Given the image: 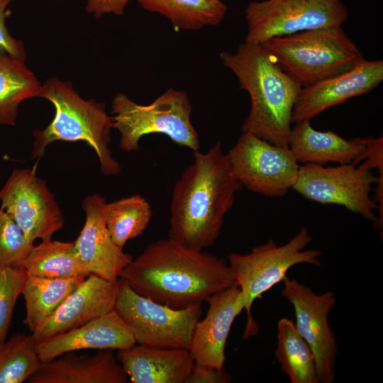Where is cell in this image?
Instances as JSON below:
<instances>
[{
	"mask_svg": "<svg viewBox=\"0 0 383 383\" xmlns=\"http://www.w3.org/2000/svg\"><path fill=\"white\" fill-rule=\"evenodd\" d=\"M194 162L175 182L168 238L198 251L218 238L226 214L243 186L218 141L206 152L193 151Z\"/></svg>",
	"mask_w": 383,
	"mask_h": 383,
	"instance_id": "obj_2",
	"label": "cell"
},
{
	"mask_svg": "<svg viewBox=\"0 0 383 383\" xmlns=\"http://www.w3.org/2000/svg\"><path fill=\"white\" fill-rule=\"evenodd\" d=\"M312 240L308 228L303 226L284 245H278L271 238L253 248L249 253L228 255V264L242 292L247 313L243 339L256 335L258 331V325L251 314L255 299L282 282L293 266L301 263L321 265L322 252L318 249L305 250Z\"/></svg>",
	"mask_w": 383,
	"mask_h": 383,
	"instance_id": "obj_7",
	"label": "cell"
},
{
	"mask_svg": "<svg viewBox=\"0 0 383 383\" xmlns=\"http://www.w3.org/2000/svg\"><path fill=\"white\" fill-rule=\"evenodd\" d=\"M86 11L96 18L104 14L113 13L121 16L124 13L126 5L131 0H86Z\"/></svg>",
	"mask_w": 383,
	"mask_h": 383,
	"instance_id": "obj_33",
	"label": "cell"
},
{
	"mask_svg": "<svg viewBox=\"0 0 383 383\" xmlns=\"http://www.w3.org/2000/svg\"><path fill=\"white\" fill-rule=\"evenodd\" d=\"M262 45L301 87L345 72L365 60L341 26L275 37Z\"/></svg>",
	"mask_w": 383,
	"mask_h": 383,
	"instance_id": "obj_5",
	"label": "cell"
},
{
	"mask_svg": "<svg viewBox=\"0 0 383 383\" xmlns=\"http://www.w3.org/2000/svg\"><path fill=\"white\" fill-rule=\"evenodd\" d=\"M231 375L223 368L216 369L195 363L187 383H228Z\"/></svg>",
	"mask_w": 383,
	"mask_h": 383,
	"instance_id": "obj_32",
	"label": "cell"
},
{
	"mask_svg": "<svg viewBox=\"0 0 383 383\" xmlns=\"http://www.w3.org/2000/svg\"><path fill=\"white\" fill-rule=\"evenodd\" d=\"M114 311L132 329L136 343L165 348H189L202 314L201 304L174 309L133 291L119 278Z\"/></svg>",
	"mask_w": 383,
	"mask_h": 383,
	"instance_id": "obj_8",
	"label": "cell"
},
{
	"mask_svg": "<svg viewBox=\"0 0 383 383\" xmlns=\"http://www.w3.org/2000/svg\"><path fill=\"white\" fill-rule=\"evenodd\" d=\"M275 356L291 383H319L313 353L287 318L277 323Z\"/></svg>",
	"mask_w": 383,
	"mask_h": 383,
	"instance_id": "obj_26",
	"label": "cell"
},
{
	"mask_svg": "<svg viewBox=\"0 0 383 383\" xmlns=\"http://www.w3.org/2000/svg\"><path fill=\"white\" fill-rule=\"evenodd\" d=\"M33 245L11 216L0 209V268L24 270Z\"/></svg>",
	"mask_w": 383,
	"mask_h": 383,
	"instance_id": "obj_29",
	"label": "cell"
},
{
	"mask_svg": "<svg viewBox=\"0 0 383 383\" xmlns=\"http://www.w3.org/2000/svg\"><path fill=\"white\" fill-rule=\"evenodd\" d=\"M13 1L0 0V50L26 61V52L23 43L13 38L6 26V20L11 14V11L7 8Z\"/></svg>",
	"mask_w": 383,
	"mask_h": 383,
	"instance_id": "obj_31",
	"label": "cell"
},
{
	"mask_svg": "<svg viewBox=\"0 0 383 383\" xmlns=\"http://www.w3.org/2000/svg\"><path fill=\"white\" fill-rule=\"evenodd\" d=\"M0 209L11 216L33 243L36 239H51L64 226L54 194L35 169L13 170L0 190Z\"/></svg>",
	"mask_w": 383,
	"mask_h": 383,
	"instance_id": "obj_12",
	"label": "cell"
},
{
	"mask_svg": "<svg viewBox=\"0 0 383 383\" xmlns=\"http://www.w3.org/2000/svg\"><path fill=\"white\" fill-rule=\"evenodd\" d=\"M36 343L33 334L17 333L0 345V383H21L38 371Z\"/></svg>",
	"mask_w": 383,
	"mask_h": 383,
	"instance_id": "obj_28",
	"label": "cell"
},
{
	"mask_svg": "<svg viewBox=\"0 0 383 383\" xmlns=\"http://www.w3.org/2000/svg\"><path fill=\"white\" fill-rule=\"evenodd\" d=\"M378 177L362 164L324 167L316 164L299 166L292 189L304 198L322 204H336L360 215L373 224L377 205L370 192Z\"/></svg>",
	"mask_w": 383,
	"mask_h": 383,
	"instance_id": "obj_11",
	"label": "cell"
},
{
	"mask_svg": "<svg viewBox=\"0 0 383 383\" xmlns=\"http://www.w3.org/2000/svg\"><path fill=\"white\" fill-rule=\"evenodd\" d=\"M119 279L109 281L91 274L33 333L36 343L77 328L114 309Z\"/></svg>",
	"mask_w": 383,
	"mask_h": 383,
	"instance_id": "obj_16",
	"label": "cell"
},
{
	"mask_svg": "<svg viewBox=\"0 0 383 383\" xmlns=\"http://www.w3.org/2000/svg\"><path fill=\"white\" fill-rule=\"evenodd\" d=\"M116 359L133 383H187L195 364L187 348L143 344L118 350Z\"/></svg>",
	"mask_w": 383,
	"mask_h": 383,
	"instance_id": "obj_19",
	"label": "cell"
},
{
	"mask_svg": "<svg viewBox=\"0 0 383 383\" xmlns=\"http://www.w3.org/2000/svg\"><path fill=\"white\" fill-rule=\"evenodd\" d=\"M282 282V295L292 305L296 328L313 353L319 382L333 383L338 343L328 322V314L336 303L334 293L316 294L287 276Z\"/></svg>",
	"mask_w": 383,
	"mask_h": 383,
	"instance_id": "obj_13",
	"label": "cell"
},
{
	"mask_svg": "<svg viewBox=\"0 0 383 383\" xmlns=\"http://www.w3.org/2000/svg\"><path fill=\"white\" fill-rule=\"evenodd\" d=\"M29 383H126L128 375L111 350L94 355L62 354L42 362Z\"/></svg>",
	"mask_w": 383,
	"mask_h": 383,
	"instance_id": "obj_20",
	"label": "cell"
},
{
	"mask_svg": "<svg viewBox=\"0 0 383 383\" xmlns=\"http://www.w3.org/2000/svg\"><path fill=\"white\" fill-rule=\"evenodd\" d=\"M26 277L24 270L0 268V345L7 337L16 301Z\"/></svg>",
	"mask_w": 383,
	"mask_h": 383,
	"instance_id": "obj_30",
	"label": "cell"
},
{
	"mask_svg": "<svg viewBox=\"0 0 383 383\" xmlns=\"http://www.w3.org/2000/svg\"><path fill=\"white\" fill-rule=\"evenodd\" d=\"M106 225L113 243L123 248L126 242L143 234L152 216L148 201L135 194L106 203Z\"/></svg>",
	"mask_w": 383,
	"mask_h": 383,
	"instance_id": "obj_27",
	"label": "cell"
},
{
	"mask_svg": "<svg viewBox=\"0 0 383 383\" xmlns=\"http://www.w3.org/2000/svg\"><path fill=\"white\" fill-rule=\"evenodd\" d=\"M23 269L27 275L49 279L89 275L77 255L74 241L42 240L33 246Z\"/></svg>",
	"mask_w": 383,
	"mask_h": 383,
	"instance_id": "obj_25",
	"label": "cell"
},
{
	"mask_svg": "<svg viewBox=\"0 0 383 383\" xmlns=\"http://www.w3.org/2000/svg\"><path fill=\"white\" fill-rule=\"evenodd\" d=\"M383 80V61L365 60L338 75L302 87L292 123L310 121L326 109L375 89Z\"/></svg>",
	"mask_w": 383,
	"mask_h": 383,
	"instance_id": "obj_14",
	"label": "cell"
},
{
	"mask_svg": "<svg viewBox=\"0 0 383 383\" xmlns=\"http://www.w3.org/2000/svg\"><path fill=\"white\" fill-rule=\"evenodd\" d=\"M86 277L49 279L26 274L21 291L26 306L23 323L33 333Z\"/></svg>",
	"mask_w": 383,
	"mask_h": 383,
	"instance_id": "obj_22",
	"label": "cell"
},
{
	"mask_svg": "<svg viewBox=\"0 0 383 383\" xmlns=\"http://www.w3.org/2000/svg\"><path fill=\"white\" fill-rule=\"evenodd\" d=\"M227 155L235 177L252 192L283 197L297 180L299 165L290 148L251 133L243 132Z\"/></svg>",
	"mask_w": 383,
	"mask_h": 383,
	"instance_id": "obj_10",
	"label": "cell"
},
{
	"mask_svg": "<svg viewBox=\"0 0 383 383\" xmlns=\"http://www.w3.org/2000/svg\"><path fill=\"white\" fill-rule=\"evenodd\" d=\"M203 320L194 328L189 350L195 363L216 368L224 367L225 349L235 318L244 309L240 289L234 284L211 295Z\"/></svg>",
	"mask_w": 383,
	"mask_h": 383,
	"instance_id": "obj_17",
	"label": "cell"
},
{
	"mask_svg": "<svg viewBox=\"0 0 383 383\" xmlns=\"http://www.w3.org/2000/svg\"><path fill=\"white\" fill-rule=\"evenodd\" d=\"M119 278L136 293L174 309L201 304L236 284L223 259L169 238L149 244Z\"/></svg>",
	"mask_w": 383,
	"mask_h": 383,
	"instance_id": "obj_1",
	"label": "cell"
},
{
	"mask_svg": "<svg viewBox=\"0 0 383 383\" xmlns=\"http://www.w3.org/2000/svg\"><path fill=\"white\" fill-rule=\"evenodd\" d=\"M106 199L99 194H94L83 200L82 206L86 219L74 246L89 274L116 281L119 279L122 270L133 260V257L112 240L106 225Z\"/></svg>",
	"mask_w": 383,
	"mask_h": 383,
	"instance_id": "obj_15",
	"label": "cell"
},
{
	"mask_svg": "<svg viewBox=\"0 0 383 383\" xmlns=\"http://www.w3.org/2000/svg\"><path fill=\"white\" fill-rule=\"evenodd\" d=\"M136 344L132 329L113 310L71 331L36 343L42 362L85 349L123 350Z\"/></svg>",
	"mask_w": 383,
	"mask_h": 383,
	"instance_id": "obj_18",
	"label": "cell"
},
{
	"mask_svg": "<svg viewBox=\"0 0 383 383\" xmlns=\"http://www.w3.org/2000/svg\"><path fill=\"white\" fill-rule=\"evenodd\" d=\"M219 57L250 98V110L242 131L273 145L289 147L292 111L301 85L261 44L245 41L235 52H221Z\"/></svg>",
	"mask_w": 383,
	"mask_h": 383,
	"instance_id": "obj_3",
	"label": "cell"
},
{
	"mask_svg": "<svg viewBox=\"0 0 383 383\" xmlns=\"http://www.w3.org/2000/svg\"><path fill=\"white\" fill-rule=\"evenodd\" d=\"M41 86L25 61L0 50V124L14 126L20 104L39 96Z\"/></svg>",
	"mask_w": 383,
	"mask_h": 383,
	"instance_id": "obj_23",
	"label": "cell"
},
{
	"mask_svg": "<svg viewBox=\"0 0 383 383\" xmlns=\"http://www.w3.org/2000/svg\"><path fill=\"white\" fill-rule=\"evenodd\" d=\"M289 148L298 162L323 165L328 162L357 165L366 149L364 138L347 140L331 131L315 130L310 121L292 128Z\"/></svg>",
	"mask_w": 383,
	"mask_h": 383,
	"instance_id": "obj_21",
	"label": "cell"
},
{
	"mask_svg": "<svg viewBox=\"0 0 383 383\" xmlns=\"http://www.w3.org/2000/svg\"><path fill=\"white\" fill-rule=\"evenodd\" d=\"M145 10L167 18L177 30H194L216 26L226 16L221 0H136Z\"/></svg>",
	"mask_w": 383,
	"mask_h": 383,
	"instance_id": "obj_24",
	"label": "cell"
},
{
	"mask_svg": "<svg viewBox=\"0 0 383 383\" xmlns=\"http://www.w3.org/2000/svg\"><path fill=\"white\" fill-rule=\"evenodd\" d=\"M245 41L261 44L303 30L341 26L348 16L341 0H265L245 9Z\"/></svg>",
	"mask_w": 383,
	"mask_h": 383,
	"instance_id": "obj_9",
	"label": "cell"
},
{
	"mask_svg": "<svg viewBox=\"0 0 383 383\" xmlns=\"http://www.w3.org/2000/svg\"><path fill=\"white\" fill-rule=\"evenodd\" d=\"M111 106L113 127L120 133L121 150H139L141 138L151 133L165 135L192 151L199 150V134L191 121L192 106L185 91L170 88L147 105L118 93Z\"/></svg>",
	"mask_w": 383,
	"mask_h": 383,
	"instance_id": "obj_6",
	"label": "cell"
},
{
	"mask_svg": "<svg viewBox=\"0 0 383 383\" xmlns=\"http://www.w3.org/2000/svg\"><path fill=\"white\" fill-rule=\"evenodd\" d=\"M38 97L50 101L55 113L46 128L33 131V159L43 156L47 146L52 142L84 141L96 152L104 175L115 176L121 172V167L109 148L113 127L104 104L82 98L70 82L57 77H50L42 84Z\"/></svg>",
	"mask_w": 383,
	"mask_h": 383,
	"instance_id": "obj_4",
	"label": "cell"
}]
</instances>
